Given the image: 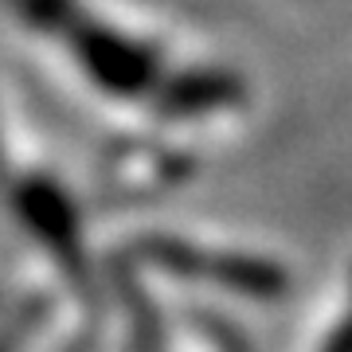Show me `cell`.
I'll list each match as a JSON object with an SVG mask.
<instances>
[{
	"mask_svg": "<svg viewBox=\"0 0 352 352\" xmlns=\"http://www.w3.org/2000/svg\"><path fill=\"white\" fill-rule=\"evenodd\" d=\"M24 32L39 36L87 90L110 106L168 122H204L239 106V82L223 67L176 55L161 36L113 16L98 0H4Z\"/></svg>",
	"mask_w": 352,
	"mask_h": 352,
	"instance_id": "6da1fadb",
	"label": "cell"
}]
</instances>
